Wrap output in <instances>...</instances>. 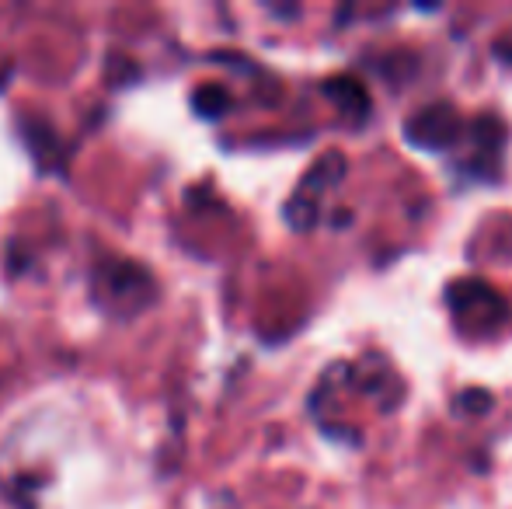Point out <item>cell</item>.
I'll return each instance as SVG.
<instances>
[{
  "label": "cell",
  "instance_id": "1",
  "mask_svg": "<svg viewBox=\"0 0 512 509\" xmlns=\"http://www.w3.org/2000/svg\"><path fill=\"white\" fill-rule=\"evenodd\" d=\"M157 297V283L140 262L133 258H108L95 272V300L105 311L119 314V318H133V314L147 311L150 300Z\"/></svg>",
  "mask_w": 512,
  "mask_h": 509
},
{
  "label": "cell",
  "instance_id": "8",
  "mask_svg": "<svg viewBox=\"0 0 512 509\" xmlns=\"http://www.w3.org/2000/svg\"><path fill=\"white\" fill-rule=\"evenodd\" d=\"M317 217H321L317 203H310V199H304V196H297V192H293V199L286 203V220H290L297 231H310V227L317 224Z\"/></svg>",
  "mask_w": 512,
  "mask_h": 509
},
{
  "label": "cell",
  "instance_id": "7",
  "mask_svg": "<svg viewBox=\"0 0 512 509\" xmlns=\"http://www.w3.org/2000/svg\"><path fill=\"white\" fill-rule=\"evenodd\" d=\"M192 109H196L203 119H220L223 112L230 109L227 88H220V84H206V88H199L196 95H192Z\"/></svg>",
  "mask_w": 512,
  "mask_h": 509
},
{
  "label": "cell",
  "instance_id": "6",
  "mask_svg": "<svg viewBox=\"0 0 512 509\" xmlns=\"http://www.w3.org/2000/svg\"><path fill=\"white\" fill-rule=\"evenodd\" d=\"M471 136H474V143H478L481 150H495V154H499L502 147H506V126H502V119L499 116H478L471 123Z\"/></svg>",
  "mask_w": 512,
  "mask_h": 509
},
{
  "label": "cell",
  "instance_id": "2",
  "mask_svg": "<svg viewBox=\"0 0 512 509\" xmlns=\"http://www.w3.org/2000/svg\"><path fill=\"white\" fill-rule=\"evenodd\" d=\"M446 304L457 321L460 332L467 335H488L499 332L509 321V304L495 286H488L485 279H457L446 290Z\"/></svg>",
  "mask_w": 512,
  "mask_h": 509
},
{
  "label": "cell",
  "instance_id": "10",
  "mask_svg": "<svg viewBox=\"0 0 512 509\" xmlns=\"http://www.w3.org/2000/svg\"><path fill=\"white\" fill-rule=\"evenodd\" d=\"M495 49H499V53H502V60H509V63H512V46H509V42H499V46H495Z\"/></svg>",
  "mask_w": 512,
  "mask_h": 509
},
{
  "label": "cell",
  "instance_id": "5",
  "mask_svg": "<svg viewBox=\"0 0 512 509\" xmlns=\"http://www.w3.org/2000/svg\"><path fill=\"white\" fill-rule=\"evenodd\" d=\"M321 91L342 112H356V116H366V112H370V95H366V88L356 81V77H328V81L321 84Z\"/></svg>",
  "mask_w": 512,
  "mask_h": 509
},
{
  "label": "cell",
  "instance_id": "3",
  "mask_svg": "<svg viewBox=\"0 0 512 509\" xmlns=\"http://www.w3.org/2000/svg\"><path fill=\"white\" fill-rule=\"evenodd\" d=\"M460 136H464V119H460V112L450 102L425 105L422 112H415L405 123V140L422 150H446Z\"/></svg>",
  "mask_w": 512,
  "mask_h": 509
},
{
  "label": "cell",
  "instance_id": "4",
  "mask_svg": "<svg viewBox=\"0 0 512 509\" xmlns=\"http://www.w3.org/2000/svg\"><path fill=\"white\" fill-rule=\"evenodd\" d=\"M345 384L356 387V391L366 394V398H373V405L384 408V412L398 408L401 398H405V384H401V377L394 374L384 360L356 363V367L345 363Z\"/></svg>",
  "mask_w": 512,
  "mask_h": 509
},
{
  "label": "cell",
  "instance_id": "9",
  "mask_svg": "<svg viewBox=\"0 0 512 509\" xmlns=\"http://www.w3.org/2000/svg\"><path fill=\"white\" fill-rule=\"evenodd\" d=\"M488 408H492V394L485 387H471V391L457 394V401H453V412H464V415H481Z\"/></svg>",
  "mask_w": 512,
  "mask_h": 509
}]
</instances>
